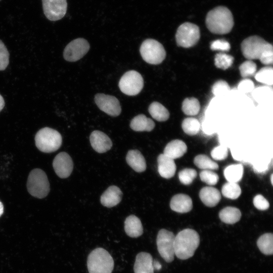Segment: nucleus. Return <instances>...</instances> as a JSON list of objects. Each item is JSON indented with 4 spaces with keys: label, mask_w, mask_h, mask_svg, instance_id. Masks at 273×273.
Here are the masks:
<instances>
[{
    "label": "nucleus",
    "mask_w": 273,
    "mask_h": 273,
    "mask_svg": "<svg viewBox=\"0 0 273 273\" xmlns=\"http://www.w3.org/2000/svg\"><path fill=\"white\" fill-rule=\"evenodd\" d=\"M90 46L83 38H78L70 42L65 47L63 56L69 62H75L82 58L88 51Z\"/></svg>",
    "instance_id": "9b49d317"
},
{
    "label": "nucleus",
    "mask_w": 273,
    "mask_h": 273,
    "mask_svg": "<svg viewBox=\"0 0 273 273\" xmlns=\"http://www.w3.org/2000/svg\"><path fill=\"white\" fill-rule=\"evenodd\" d=\"M200 178L202 181L210 186L216 185L219 180L218 174L210 170L201 171Z\"/></svg>",
    "instance_id": "e433bc0d"
},
{
    "label": "nucleus",
    "mask_w": 273,
    "mask_h": 273,
    "mask_svg": "<svg viewBox=\"0 0 273 273\" xmlns=\"http://www.w3.org/2000/svg\"><path fill=\"white\" fill-rule=\"evenodd\" d=\"M230 48L229 42L224 39L215 40L210 44V49L213 51H229Z\"/></svg>",
    "instance_id": "a19ab883"
},
{
    "label": "nucleus",
    "mask_w": 273,
    "mask_h": 273,
    "mask_svg": "<svg viewBox=\"0 0 273 273\" xmlns=\"http://www.w3.org/2000/svg\"><path fill=\"white\" fill-rule=\"evenodd\" d=\"M153 258L147 252H141L138 253L135 258L133 270L134 273H154Z\"/></svg>",
    "instance_id": "dca6fc26"
},
{
    "label": "nucleus",
    "mask_w": 273,
    "mask_h": 273,
    "mask_svg": "<svg viewBox=\"0 0 273 273\" xmlns=\"http://www.w3.org/2000/svg\"><path fill=\"white\" fill-rule=\"evenodd\" d=\"M199 197L206 206L213 207L218 203L221 199V195L217 189L211 187H205L200 190Z\"/></svg>",
    "instance_id": "aec40b11"
},
{
    "label": "nucleus",
    "mask_w": 273,
    "mask_h": 273,
    "mask_svg": "<svg viewBox=\"0 0 273 273\" xmlns=\"http://www.w3.org/2000/svg\"><path fill=\"white\" fill-rule=\"evenodd\" d=\"M42 3L44 14L51 21L60 20L66 13V0H42Z\"/></svg>",
    "instance_id": "f8f14e48"
},
{
    "label": "nucleus",
    "mask_w": 273,
    "mask_h": 273,
    "mask_svg": "<svg viewBox=\"0 0 273 273\" xmlns=\"http://www.w3.org/2000/svg\"><path fill=\"white\" fill-rule=\"evenodd\" d=\"M234 24L233 15L225 7L219 6L210 10L206 17V25L209 30L214 34L229 33Z\"/></svg>",
    "instance_id": "f257e3e1"
},
{
    "label": "nucleus",
    "mask_w": 273,
    "mask_h": 273,
    "mask_svg": "<svg viewBox=\"0 0 273 273\" xmlns=\"http://www.w3.org/2000/svg\"><path fill=\"white\" fill-rule=\"evenodd\" d=\"M181 127L186 134L190 135H194L199 132L200 124L197 119L188 117L183 121Z\"/></svg>",
    "instance_id": "2f4dec72"
},
{
    "label": "nucleus",
    "mask_w": 273,
    "mask_h": 273,
    "mask_svg": "<svg viewBox=\"0 0 273 273\" xmlns=\"http://www.w3.org/2000/svg\"><path fill=\"white\" fill-rule=\"evenodd\" d=\"M122 193L116 186L109 187L102 195L101 203L105 207L110 208L117 205L121 200Z\"/></svg>",
    "instance_id": "6ab92c4d"
},
{
    "label": "nucleus",
    "mask_w": 273,
    "mask_h": 273,
    "mask_svg": "<svg viewBox=\"0 0 273 273\" xmlns=\"http://www.w3.org/2000/svg\"><path fill=\"white\" fill-rule=\"evenodd\" d=\"M228 155V148L223 145H219L214 148L211 152V156L215 160L225 159Z\"/></svg>",
    "instance_id": "58836bf2"
},
{
    "label": "nucleus",
    "mask_w": 273,
    "mask_h": 273,
    "mask_svg": "<svg viewBox=\"0 0 273 273\" xmlns=\"http://www.w3.org/2000/svg\"><path fill=\"white\" fill-rule=\"evenodd\" d=\"M200 109V103L198 100L195 98H187L182 103V111L187 115H197L199 113Z\"/></svg>",
    "instance_id": "c85d7f7f"
},
{
    "label": "nucleus",
    "mask_w": 273,
    "mask_h": 273,
    "mask_svg": "<svg viewBox=\"0 0 273 273\" xmlns=\"http://www.w3.org/2000/svg\"><path fill=\"white\" fill-rule=\"evenodd\" d=\"M272 177H273V175H272V174H271V176H270V181H271V183L272 185L273 184V183H272Z\"/></svg>",
    "instance_id": "09e8293b"
},
{
    "label": "nucleus",
    "mask_w": 273,
    "mask_h": 273,
    "mask_svg": "<svg viewBox=\"0 0 273 273\" xmlns=\"http://www.w3.org/2000/svg\"><path fill=\"white\" fill-rule=\"evenodd\" d=\"M148 111L151 116L158 121H166L169 117L168 110L158 102H152L149 107Z\"/></svg>",
    "instance_id": "bb28decb"
},
{
    "label": "nucleus",
    "mask_w": 273,
    "mask_h": 273,
    "mask_svg": "<svg viewBox=\"0 0 273 273\" xmlns=\"http://www.w3.org/2000/svg\"><path fill=\"white\" fill-rule=\"evenodd\" d=\"M256 69V64L251 60L244 62L239 67L240 74L244 78L253 75Z\"/></svg>",
    "instance_id": "c9c22d12"
},
{
    "label": "nucleus",
    "mask_w": 273,
    "mask_h": 273,
    "mask_svg": "<svg viewBox=\"0 0 273 273\" xmlns=\"http://www.w3.org/2000/svg\"><path fill=\"white\" fill-rule=\"evenodd\" d=\"M230 87L224 80H219L215 82L212 86V92L215 96L221 95L229 92Z\"/></svg>",
    "instance_id": "4c0bfd02"
},
{
    "label": "nucleus",
    "mask_w": 273,
    "mask_h": 273,
    "mask_svg": "<svg viewBox=\"0 0 273 273\" xmlns=\"http://www.w3.org/2000/svg\"><path fill=\"white\" fill-rule=\"evenodd\" d=\"M27 188L28 192L32 196L43 198L50 192V184L46 173L40 169L36 168L29 173Z\"/></svg>",
    "instance_id": "39448f33"
},
{
    "label": "nucleus",
    "mask_w": 273,
    "mask_h": 273,
    "mask_svg": "<svg viewBox=\"0 0 273 273\" xmlns=\"http://www.w3.org/2000/svg\"><path fill=\"white\" fill-rule=\"evenodd\" d=\"M53 166L57 175L62 178L68 177L71 173L73 163L70 156L66 152H61L55 157Z\"/></svg>",
    "instance_id": "4468645a"
},
{
    "label": "nucleus",
    "mask_w": 273,
    "mask_h": 273,
    "mask_svg": "<svg viewBox=\"0 0 273 273\" xmlns=\"http://www.w3.org/2000/svg\"><path fill=\"white\" fill-rule=\"evenodd\" d=\"M170 207L174 211L181 213H187L192 209L193 202L188 195L178 194L171 198Z\"/></svg>",
    "instance_id": "a211bd4d"
},
{
    "label": "nucleus",
    "mask_w": 273,
    "mask_h": 273,
    "mask_svg": "<svg viewBox=\"0 0 273 273\" xmlns=\"http://www.w3.org/2000/svg\"><path fill=\"white\" fill-rule=\"evenodd\" d=\"M257 245L259 250L266 255L273 253V235L265 233L261 235L257 241Z\"/></svg>",
    "instance_id": "cd10ccee"
},
{
    "label": "nucleus",
    "mask_w": 273,
    "mask_h": 273,
    "mask_svg": "<svg viewBox=\"0 0 273 273\" xmlns=\"http://www.w3.org/2000/svg\"><path fill=\"white\" fill-rule=\"evenodd\" d=\"M221 192L225 197L235 200L240 196L241 189L237 183L228 181L222 186Z\"/></svg>",
    "instance_id": "7c9ffc66"
},
{
    "label": "nucleus",
    "mask_w": 273,
    "mask_h": 273,
    "mask_svg": "<svg viewBox=\"0 0 273 273\" xmlns=\"http://www.w3.org/2000/svg\"><path fill=\"white\" fill-rule=\"evenodd\" d=\"M200 244L198 233L191 229H186L175 236L174 254L181 260L192 257Z\"/></svg>",
    "instance_id": "f03ea898"
},
{
    "label": "nucleus",
    "mask_w": 273,
    "mask_h": 273,
    "mask_svg": "<svg viewBox=\"0 0 273 273\" xmlns=\"http://www.w3.org/2000/svg\"><path fill=\"white\" fill-rule=\"evenodd\" d=\"M253 204L258 209L265 210L269 207V203L268 201L261 195H257L253 199Z\"/></svg>",
    "instance_id": "79ce46f5"
},
{
    "label": "nucleus",
    "mask_w": 273,
    "mask_h": 273,
    "mask_svg": "<svg viewBox=\"0 0 273 273\" xmlns=\"http://www.w3.org/2000/svg\"><path fill=\"white\" fill-rule=\"evenodd\" d=\"M241 48L243 56L250 60L259 59L265 51L273 49L271 44L257 35L251 36L243 40Z\"/></svg>",
    "instance_id": "423d86ee"
},
{
    "label": "nucleus",
    "mask_w": 273,
    "mask_h": 273,
    "mask_svg": "<svg viewBox=\"0 0 273 273\" xmlns=\"http://www.w3.org/2000/svg\"><path fill=\"white\" fill-rule=\"evenodd\" d=\"M175 236L167 230L161 229L158 233L156 244L158 251L163 259L168 263L172 262L174 257Z\"/></svg>",
    "instance_id": "1a4fd4ad"
},
{
    "label": "nucleus",
    "mask_w": 273,
    "mask_h": 273,
    "mask_svg": "<svg viewBox=\"0 0 273 273\" xmlns=\"http://www.w3.org/2000/svg\"><path fill=\"white\" fill-rule=\"evenodd\" d=\"M153 266L154 270H159L161 269L162 266L159 261L154 260L153 261Z\"/></svg>",
    "instance_id": "a18cd8bd"
},
{
    "label": "nucleus",
    "mask_w": 273,
    "mask_h": 273,
    "mask_svg": "<svg viewBox=\"0 0 273 273\" xmlns=\"http://www.w3.org/2000/svg\"><path fill=\"white\" fill-rule=\"evenodd\" d=\"M140 52L143 59L152 65L160 64L166 57V52L162 44L153 39L145 40L141 46Z\"/></svg>",
    "instance_id": "0eeeda50"
},
{
    "label": "nucleus",
    "mask_w": 273,
    "mask_h": 273,
    "mask_svg": "<svg viewBox=\"0 0 273 273\" xmlns=\"http://www.w3.org/2000/svg\"><path fill=\"white\" fill-rule=\"evenodd\" d=\"M255 79L261 83L268 85L273 83V69L271 67H264L255 75Z\"/></svg>",
    "instance_id": "473e14b6"
},
{
    "label": "nucleus",
    "mask_w": 273,
    "mask_h": 273,
    "mask_svg": "<svg viewBox=\"0 0 273 273\" xmlns=\"http://www.w3.org/2000/svg\"><path fill=\"white\" fill-rule=\"evenodd\" d=\"M95 102L99 108L111 116H117L121 112L118 100L114 96L97 94L95 96Z\"/></svg>",
    "instance_id": "ddd939ff"
},
{
    "label": "nucleus",
    "mask_w": 273,
    "mask_h": 273,
    "mask_svg": "<svg viewBox=\"0 0 273 273\" xmlns=\"http://www.w3.org/2000/svg\"><path fill=\"white\" fill-rule=\"evenodd\" d=\"M1 1V0H0Z\"/></svg>",
    "instance_id": "8fccbe9b"
},
{
    "label": "nucleus",
    "mask_w": 273,
    "mask_h": 273,
    "mask_svg": "<svg viewBox=\"0 0 273 273\" xmlns=\"http://www.w3.org/2000/svg\"><path fill=\"white\" fill-rule=\"evenodd\" d=\"M157 163L158 172L162 177L170 178L174 176L176 165L173 159L161 154L157 157Z\"/></svg>",
    "instance_id": "f3484780"
},
{
    "label": "nucleus",
    "mask_w": 273,
    "mask_h": 273,
    "mask_svg": "<svg viewBox=\"0 0 273 273\" xmlns=\"http://www.w3.org/2000/svg\"><path fill=\"white\" fill-rule=\"evenodd\" d=\"M254 87L253 82L249 79H244L241 80L238 84V89L244 93H247L252 91Z\"/></svg>",
    "instance_id": "37998d69"
},
{
    "label": "nucleus",
    "mask_w": 273,
    "mask_h": 273,
    "mask_svg": "<svg viewBox=\"0 0 273 273\" xmlns=\"http://www.w3.org/2000/svg\"><path fill=\"white\" fill-rule=\"evenodd\" d=\"M200 37L199 27L193 23L186 22L180 25L175 34V40L178 46L189 48L195 46Z\"/></svg>",
    "instance_id": "6e6552de"
},
{
    "label": "nucleus",
    "mask_w": 273,
    "mask_h": 273,
    "mask_svg": "<svg viewBox=\"0 0 273 273\" xmlns=\"http://www.w3.org/2000/svg\"><path fill=\"white\" fill-rule=\"evenodd\" d=\"M219 217L223 222L232 224L239 221L241 217V212L237 208L228 206L219 212Z\"/></svg>",
    "instance_id": "393cba45"
},
{
    "label": "nucleus",
    "mask_w": 273,
    "mask_h": 273,
    "mask_svg": "<svg viewBox=\"0 0 273 273\" xmlns=\"http://www.w3.org/2000/svg\"><path fill=\"white\" fill-rule=\"evenodd\" d=\"M197 171L192 168H185L178 173L179 181L185 185H190L197 177Z\"/></svg>",
    "instance_id": "f704fd0d"
},
{
    "label": "nucleus",
    "mask_w": 273,
    "mask_h": 273,
    "mask_svg": "<svg viewBox=\"0 0 273 273\" xmlns=\"http://www.w3.org/2000/svg\"><path fill=\"white\" fill-rule=\"evenodd\" d=\"M35 142L36 147L40 151L51 153L60 147L62 138L58 131L49 127H44L36 133Z\"/></svg>",
    "instance_id": "20e7f679"
},
{
    "label": "nucleus",
    "mask_w": 273,
    "mask_h": 273,
    "mask_svg": "<svg viewBox=\"0 0 273 273\" xmlns=\"http://www.w3.org/2000/svg\"><path fill=\"white\" fill-rule=\"evenodd\" d=\"M5 106V101L3 98L0 95V111L3 109Z\"/></svg>",
    "instance_id": "49530a36"
},
{
    "label": "nucleus",
    "mask_w": 273,
    "mask_h": 273,
    "mask_svg": "<svg viewBox=\"0 0 273 273\" xmlns=\"http://www.w3.org/2000/svg\"><path fill=\"white\" fill-rule=\"evenodd\" d=\"M9 63V53L4 43L0 40V71L5 70Z\"/></svg>",
    "instance_id": "ea45409f"
},
{
    "label": "nucleus",
    "mask_w": 273,
    "mask_h": 273,
    "mask_svg": "<svg viewBox=\"0 0 273 273\" xmlns=\"http://www.w3.org/2000/svg\"><path fill=\"white\" fill-rule=\"evenodd\" d=\"M4 212V206L3 203L0 201V217L3 214Z\"/></svg>",
    "instance_id": "de8ad7c7"
},
{
    "label": "nucleus",
    "mask_w": 273,
    "mask_h": 273,
    "mask_svg": "<svg viewBox=\"0 0 273 273\" xmlns=\"http://www.w3.org/2000/svg\"><path fill=\"white\" fill-rule=\"evenodd\" d=\"M263 64H272L273 60V49L265 51L259 59Z\"/></svg>",
    "instance_id": "c03bdc74"
},
{
    "label": "nucleus",
    "mask_w": 273,
    "mask_h": 273,
    "mask_svg": "<svg viewBox=\"0 0 273 273\" xmlns=\"http://www.w3.org/2000/svg\"><path fill=\"white\" fill-rule=\"evenodd\" d=\"M127 164L136 172H142L146 169V162L144 157L137 150H129L126 156Z\"/></svg>",
    "instance_id": "4be33fe9"
},
{
    "label": "nucleus",
    "mask_w": 273,
    "mask_h": 273,
    "mask_svg": "<svg viewBox=\"0 0 273 273\" xmlns=\"http://www.w3.org/2000/svg\"><path fill=\"white\" fill-rule=\"evenodd\" d=\"M187 150V146L185 143L180 140H174L167 144L163 154L174 160L182 157Z\"/></svg>",
    "instance_id": "412c9836"
},
{
    "label": "nucleus",
    "mask_w": 273,
    "mask_h": 273,
    "mask_svg": "<svg viewBox=\"0 0 273 273\" xmlns=\"http://www.w3.org/2000/svg\"><path fill=\"white\" fill-rule=\"evenodd\" d=\"M124 231L131 238H138L143 233V227L140 219L135 215L128 216L124 221Z\"/></svg>",
    "instance_id": "5701e85b"
},
{
    "label": "nucleus",
    "mask_w": 273,
    "mask_h": 273,
    "mask_svg": "<svg viewBox=\"0 0 273 273\" xmlns=\"http://www.w3.org/2000/svg\"><path fill=\"white\" fill-rule=\"evenodd\" d=\"M144 86V80L140 73L135 70L125 72L119 82L120 90L128 96H135L139 94Z\"/></svg>",
    "instance_id": "9d476101"
},
{
    "label": "nucleus",
    "mask_w": 273,
    "mask_h": 273,
    "mask_svg": "<svg viewBox=\"0 0 273 273\" xmlns=\"http://www.w3.org/2000/svg\"><path fill=\"white\" fill-rule=\"evenodd\" d=\"M233 62L234 57L225 53H220L215 56L214 64L218 68L225 70L231 66Z\"/></svg>",
    "instance_id": "72a5a7b5"
},
{
    "label": "nucleus",
    "mask_w": 273,
    "mask_h": 273,
    "mask_svg": "<svg viewBox=\"0 0 273 273\" xmlns=\"http://www.w3.org/2000/svg\"><path fill=\"white\" fill-rule=\"evenodd\" d=\"M89 140L93 148L99 153L109 151L112 146V142L109 137L100 130L93 131L90 134Z\"/></svg>",
    "instance_id": "2eb2a0df"
},
{
    "label": "nucleus",
    "mask_w": 273,
    "mask_h": 273,
    "mask_svg": "<svg viewBox=\"0 0 273 273\" xmlns=\"http://www.w3.org/2000/svg\"><path fill=\"white\" fill-rule=\"evenodd\" d=\"M195 165L199 168L203 170H216L218 164L207 155L200 154L196 156L194 159Z\"/></svg>",
    "instance_id": "c756f323"
},
{
    "label": "nucleus",
    "mask_w": 273,
    "mask_h": 273,
    "mask_svg": "<svg viewBox=\"0 0 273 273\" xmlns=\"http://www.w3.org/2000/svg\"><path fill=\"white\" fill-rule=\"evenodd\" d=\"M244 168L241 164H234L226 166L223 174L228 182L237 183L243 177Z\"/></svg>",
    "instance_id": "a878e982"
},
{
    "label": "nucleus",
    "mask_w": 273,
    "mask_h": 273,
    "mask_svg": "<svg viewBox=\"0 0 273 273\" xmlns=\"http://www.w3.org/2000/svg\"><path fill=\"white\" fill-rule=\"evenodd\" d=\"M154 122L144 114L135 116L130 121V128L136 131H150L155 127Z\"/></svg>",
    "instance_id": "b1692460"
},
{
    "label": "nucleus",
    "mask_w": 273,
    "mask_h": 273,
    "mask_svg": "<svg viewBox=\"0 0 273 273\" xmlns=\"http://www.w3.org/2000/svg\"><path fill=\"white\" fill-rule=\"evenodd\" d=\"M114 260L110 254L103 248H97L89 254L87 266L89 273H112Z\"/></svg>",
    "instance_id": "7ed1b4c3"
}]
</instances>
